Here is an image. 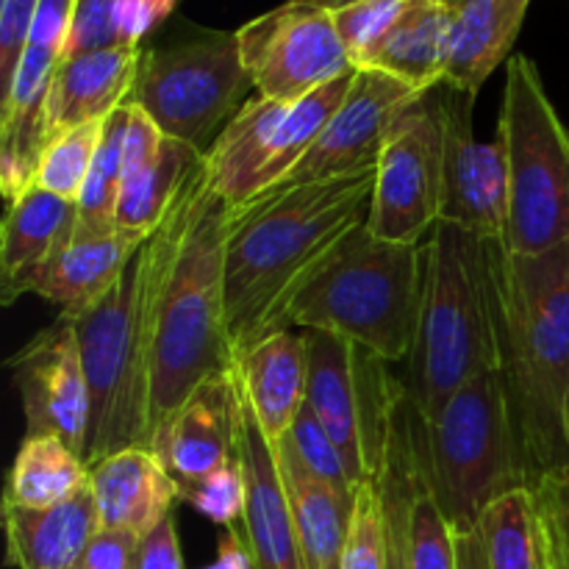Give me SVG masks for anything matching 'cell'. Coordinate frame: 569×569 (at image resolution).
<instances>
[{
    "instance_id": "obj_34",
    "label": "cell",
    "mask_w": 569,
    "mask_h": 569,
    "mask_svg": "<svg viewBox=\"0 0 569 569\" xmlns=\"http://www.w3.org/2000/svg\"><path fill=\"white\" fill-rule=\"evenodd\" d=\"M178 500L192 506L211 522L226 528H237V520H242L244 503H248V483H244L242 461L220 467L209 472L200 481L178 487Z\"/></svg>"
},
{
    "instance_id": "obj_19",
    "label": "cell",
    "mask_w": 569,
    "mask_h": 569,
    "mask_svg": "<svg viewBox=\"0 0 569 569\" xmlns=\"http://www.w3.org/2000/svg\"><path fill=\"white\" fill-rule=\"evenodd\" d=\"M531 0H448L445 81L478 98L487 78L511 56Z\"/></svg>"
},
{
    "instance_id": "obj_44",
    "label": "cell",
    "mask_w": 569,
    "mask_h": 569,
    "mask_svg": "<svg viewBox=\"0 0 569 569\" xmlns=\"http://www.w3.org/2000/svg\"><path fill=\"white\" fill-rule=\"evenodd\" d=\"M548 542H550V569H569L567 550L561 548V545H556L550 537H548Z\"/></svg>"
},
{
    "instance_id": "obj_26",
    "label": "cell",
    "mask_w": 569,
    "mask_h": 569,
    "mask_svg": "<svg viewBox=\"0 0 569 569\" xmlns=\"http://www.w3.org/2000/svg\"><path fill=\"white\" fill-rule=\"evenodd\" d=\"M287 106L256 94L239 109V114L228 122L226 131L206 153L211 187L231 206L244 203L261 192V172Z\"/></svg>"
},
{
    "instance_id": "obj_10",
    "label": "cell",
    "mask_w": 569,
    "mask_h": 569,
    "mask_svg": "<svg viewBox=\"0 0 569 569\" xmlns=\"http://www.w3.org/2000/svg\"><path fill=\"white\" fill-rule=\"evenodd\" d=\"M442 83L395 117L378 159L367 228L389 242L422 244L442 214Z\"/></svg>"
},
{
    "instance_id": "obj_46",
    "label": "cell",
    "mask_w": 569,
    "mask_h": 569,
    "mask_svg": "<svg viewBox=\"0 0 569 569\" xmlns=\"http://www.w3.org/2000/svg\"><path fill=\"white\" fill-rule=\"evenodd\" d=\"M342 3H353V0H339V3H337V6H342Z\"/></svg>"
},
{
    "instance_id": "obj_7",
    "label": "cell",
    "mask_w": 569,
    "mask_h": 569,
    "mask_svg": "<svg viewBox=\"0 0 569 569\" xmlns=\"http://www.w3.org/2000/svg\"><path fill=\"white\" fill-rule=\"evenodd\" d=\"M415 428L422 467L453 537L476 531L498 498L528 489L500 372H483L461 387L431 420L415 409Z\"/></svg>"
},
{
    "instance_id": "obj_16",
    "label": "cell",
    "mask_w": 569,
    "mask_h": 569,
    "mask_svg": "<svg viewBox=\"0 0 569 569\" xmlns=\"http://www.w3.org/2000/svg\"><path fill=\"white\" fill-rule=\"evenodd\" d=\"M178 487L239 461V395L233 365L206 378L150 445Z\"/></svg>"
},
{
    "instance_id": "obj_30",
    "label": "cell",
    "mask_w": 569,
    "mask_h": 569,
    "mask_svg": "<svg viewBox=\"0 0 569 569\" xmlns=\"http://www.w3.org/2000/svg\"><path fill=\"white\" fill-rule=\"evenodd\" d=\"M126 126H128V106H120L114 114L103 120V133H100L98 153H94L92 170H89L87 183L78 194V220L76 231L81 233H103L111 231L117 220V203H120L122 178H126Z\"/></svg>"
},
{
    "instance_id": "obj_38",
    "label": "cell",
    "mask_w": 569,
    "mask_h": 569,
    "mask_svg": "<svg viewBox=\"0 0 569 569\" xmlns=\"http://www.w3.org/2000/svg\"><path fill=\"white\" fill-rule=\"evenodd\" d=\"M76 9L78 0H39L31 37H28L26 48L64 59L67 39H70L72 20H76Z\"/></svg>"
},
{
    "instance_id": "obj_20",
    "label": "cell",
    "mask_w": 569,
    "mask_h": 569,
    "mask_svg": "<svg viewBox=\"0 0 569 569\" xmlns=\"http://www.w3.org/2000/svg\"><path fill=\"white\" fill-rule=\"evenodd\" d=\"M100 528L137 533L153 531L178 500V483L148 448H128L89 470Z\"/></svg>"
},
{
    "instance_id": "obj_35",
    "label": "cell",
    "mask_w": 569,
    "mask_h": 569,
    "mask_svg": "<svg viewBox=\"0 0 569 569\" xmlns=\"http://www.w3.org/2000/svg\"><path fill=\"white\" fill-rule=\"evenodd\" d=\"M409 3L411 0H353V3L333 6L337 31L348 48L350 59H353L356 70Z\"/></svg>"
},
{
    "instance_id": "obj_28",
    "label": "cell",
    "mask_w": 569,
    "mask_h": 569,
    "mask_svg": "<svg viewBox=\"0 0 569 569\" xmlns=\"http://www.w3.org/2000/svg\"><path fill=\"white\" fill-rule=\"evenodd\" d=\"M203 161L206 153L164 137L156 159L122 183L114 226L142 239L153 237Z\"/></svg>"
},
{
    "instance_id": "obj_43",
    "label": "cell",
    "mask_w": 569,
    "mask_h": 569,
    "mask_svg": "<svg viewBox=\"0 0 569 569\" xmlns=\"http://www.w3.org/2000/svg\"><path fill=\"white\" fill-rule=\"evenodd\" d=\"M203 569H256L244 533H239V528H228L226 537L220 539V548H217V559Z\"/></svg>"
},
{
    "instance_id": "obj_45",
    "label": "cell",
    "mask_w": 569,
    "mask_h": 569,
    "mask_svg": "<svg viewBox=\"0 0 569 569\" xmlns=\"http://www.w3.org/2000/svg\"><path fill=\"white\" fill-rule=\"evenodd\" d=\"M322 3H326V6H331V9H333V6H337L339 0H322Z\"/></svg>"
},
{
    "instance_id": "obj_8",
    "label": "cell",
    "mask_w": 569,
    "mask_h": 569,
    "mask_svg": "<svg viewBox=\"0 0 569 569\" xmlns=\"http://www.w3.org/2000/svg\"><path fill=\"white\" fill-rule=\"evenodd\" d=\"M498 144L509 203L506 250L539 256L569 242V131L528 56H511L506 67Z\"/></svg>"
},
{
    "instance_id": "obj_9",
    "label": "cell",
    "mask_w": 569,
    "mask_h": 569,
    "mask_svg": "<svg viewBox=\"0 0 569 569\" xmlns=\"http://www.w3.org/2000/svg\"><path fill=\"white\" fill-rule=\"evenodd\" d=\"M253 89L237 31H203L192 39L142 50L126 106H137L167 139L209 153Z\"/></svg>"
},
{
    "instance_id": "obj_21",
    "label": "cell",
    "mask_w": 569,
    "mask_h": 569,
    "mask_svg": "<svg viewBox=\"0 0 569 569\" xmlns=\"http://www.w3.org/2000/svg\"><path fill=\"white\" fill-rule=\"evenodd\" d=\"M6 559L17 569H81L89 542L100 531L92 487L53 509L3 503Z\"/></svg>"
},
{
    "instance_id": "obj_13",
    "label": "cell",
    "mask_w": 569,
    "mask_h": 569,
    "mask_svg": "<svg viewBox=\"0 0 569 569\" xmlns=\"http://www.w3.org/2000/svg\"><path fill=\"white\" fill-rule=\"evenodd\" d=\"M417 98H420L417 89L387 72L356 70L337 114L281 183L333 181V178L378 170V159L395 117Z\"/></svg>"
},
{
    "instance_id": "obj_29",
    "label": "cell",
    "mask_w": 569,
    "mask_h": 569,
    "mask_svg": "<svg viewBox=\"0 0 569 569\" xmlns=\"http://www.w3.org/2000/svg\"><path fill=\"white\" fill-rule=\"evenodd\" d=\"M89 487L81 453L59 437H22L9 470L3 503L22 509H53Z\"/></svg>"
},
{
    "instance_id": "obj_40",
    "label": "cell",
    "mask_w": 569,
    "mask_h": 569,
    "mask_svg": "<svg viewBox=\"0 0 569 569\" xmlns=\"http://www.w3.org/2000/svg\"><path fill=\"white\" fill-rule=\"evenodd\" d=\"M137 533L100 528L92 542H89L81 569H133L137 567Z\"/></svg>"
},
{
    "instance_id": "obj_4",
    "label": "cell",
    "mask_w": 569,
    "mask_h": 569,
    "mask_svg": "<svg viewBox=\"0 0 569 569\" xmlns=\"http://www.w3.org/2000/svg\"><path fill=\"white\" fill-rule=\"evenodd\" d=\"M495 242L442 220L422 242L420 326L406 383L422 420L478 376L498 372Z\"/></svg>"
},
{
    "instance_id": "obj_36",
    "label": "cell",
    "mask_w": 569,
    "mask_h": 569,
    "mask_svg": "<svg viewBox=\"0 0 569 569\" xmlns=\"http://www.w3.org/2000/svg\"><path fill=\"white\" fill-rule=\"evenodd\" d=\"M117 11H120V0H78L76 20H72L70 39H67L64 59L67 56L89 53V50L120 44Z\"/></svg>"
},
{
    "instance_id": "obj_32",
    "label": "cell",
    "mask_w": 569,
    "mask_h": 569,
    "mask_svg": "<svg viewBox=\"0 0 569 569\" xmlns=\"http://www.w3.org/2000/svg\"><path fill=\"white\" fill-rule=\"evenodd\" d=\"M103 122H89V126L72 128L50 139L42 150V159L37 167V183L59 198L78 200L89 170H92L94 153H98Z\"/></svg>"
},
{
    "instance_id": "obj_39",
    "label": "cell",
    "mask_w": 569,
    "mask_h": 569,
    "mask_svg": "<svg viewBox=\"0 0 569 569\" xmlns=\"http://www.w3.org/2000/svg\"><path fill=\"white\" fill-rule=\"evenodd\" d=\"M542 511L548 537L567 550L569 556V470L545 478L539 487L531 489Z\"/></svg>"
},
{
    "instance_id": "obj_3",
    "label": "cell",
    "mask_w": 569,
    "mask_h": 569,
    "mask_svg": "<svg viewBox=\"0 0 569 569\" xmlns=\"http://www.w3.org/2000/svg\"><path fill=\"white\" fill-rule=\"evenodd\" d=\"M500 381L528 489L569 470V242L515 256L495 242Z\"/></svg>"
},
{
    "instance_id": "obj_11",
    "label": "cell",
    "mask_w": 569,
    "mask_h": 569,
    "mask_svg": "<svg viewBox=\"0 0 569 569\" xmlns=\"http://www.w3.org/2000/svg\"><path fill=\"white\" fill-rule=\"evenodd\" d=\"M242 64L256 94L295 103L356 70L322 0H289L237 31Z\"/></svg>"
},
{
    "instance_id": "obj_33",
    "label": "cell",
    "mask_w": 569,
    "mask_h": 569,
    "mask_svg": "<svg viewBox=\"0 0 569 569\" xmlns=\"http://www.w3.org/2000/svg\"><path fill=\"white\" fill-rule=\"evenodd\" d=\"M283 448L292 453V459L303 467L309 476H315L317 481L328 483L331 489L342 495H356V483L350 478L348 465H345L342 453L333 445V439L328 437V431L322 428V422L317 420V415L311 411L309 403H303L298 420L289 428L287 437L281 439Z\"/></svg>"
},
{
    "instance_id": "obj_14",
    "label": "cell",
    "mask_w": 569,
    "mask_h": 569,
    "mask_svg": "<svg viewBox=\"0 0 569 569\" xmlns=\"http://www.w3.org/2000/svg\"><path fill=\"white\" fill-rule=\"evenodd\" d=\"M476 98L442 83V214L481 239H506V164L500 144H483L472 131Z\"/></svg>"
},
{
    "instance_id": "obj_41",
    "label": "cell",
    "mask_w": 569,
    "mask_h": 569,
    "mask_svg": "<svg viewBox=\"0 0 569 569\" xmlns=\"http://www.w3.org/2000/svg\"><path fill=\"white\" fill-rule=\"evenodd\" d=\"M133 569H183L176 515H167L153 531L139 539L137 567Z\"/></svg>"
},
{
    "instance_id": "obj_27",
    "label": "cell",
    "mask_w": 569,
    "mask_h": 569,
    "mask_svg": "<svg viewBox=\"0 0 569 569\" xmlns=\"http://www.w3.org/2000/svg\"><path fill=\"white\" fill-rule=\"evenodd\" d=\"M276 448L295 522H298L303 569H345L356 495H342L328 483L317 481L292 459L283 445H276Z\"/></svg>"
},
{
    "instance_id": "obj_31",
    "label": "cell",
    "mask_w": 569,
    "mask_h": 569,
    "mask_svg": "<svg viewBox=\"0 0 569 569\" xmlns=\"http://www.w3.org/2000/svg\"><path fill=\"white\" fill-rule=\"evenodd\" d=\"M415 459H411V500H409V553L411 569H459L456 567V537L437 503L431 481L422 467L420 445H417L415 417Z\"/></svg>"
},
{
    "instance_id": "obj_25",
    "label": "cell",
    "mask_w": 569,
    "mask_h": 569,
    "mask_svg": "<svg viewBox=\"0 0 569 569\" xmlns=\"http://www.w3.org/2000/svg\"><path fill=\"white\" fill-rule=\"evenodd\" d=\"M445 37L448 0H411L359 70H381L426 94L445 81Z\"/></svg>"
},
{
    "instance_id": "obj_2",
    "label": "cell",
    "mask_w": 569,
    "mask_h": 569,
    "mask_svg": "<svg viewBox=\"0 0 569 569\" xmlns=\"http://www.w3.org/2000/svg\"><path fill=\"white\" fill-rule=\"evenodd\" d=\"M231 203L211 187L206 161L164 220L153 295L148 450L178 406L233 365L226 317V233Z\"/></svg>"
},
{
    "instance_id": "obj_17",
    "label": "cell",
    "mask_w": 569,
    "mask_h": 569,
    "mask_svg": "<svg viewBox=\"0 0 569 569\" xmlns=\"http://www.w3.org/2000/svg\"><path fill=\"white\" fill-rule=\"evenodd\" d=\"M144 244L142 237L122 228L103 233H81L72 228L44 264L22 283V295H39L59 306L64 315L89 309L117 283L128 261Z\"/></svg>"
},
{
    "instance_id": "obj_42",
    "label": "cell",
    "mask_w": 569,
    "mask_h": 569,
    "mask_svg": "<svg viewBox=\"0 0 569 569\" xmlns=\"http://www.w3.org/2000/svg\"><path fill=\"white\" fill-rule=\"evenodd\" d=\"M178 0H139L137 9H133L131 20L126 26V42L139 44L148 31H153L161 20L170 17V11L176 9Z\"/></svg>"
},
{
    "instance_id": "obj_12",
    "label": "cell",
    "mask_w": 569,
    "mask_h": 569,
    "mask_svg": "<svg viewBox=\"0 0 569 569\" xmlns=\"http://www.w3.org/2000/svg\"><path fill=\"white\" fill-rule=\"evenodd\" d=\"M6 367L20 392L26 437L48 433L81 453L89 426V383L70 317H56Z\"/></svg>"
},
{
    "instance_id": "obj_6",
    "label": "cell",
    "mask_w": 569,
    "mask_h": 569,
    "mask_svg": "<svg viewBox=\"0 0 569 569\" xmlns=\"http://www.w3.org/2000/svg\"><path fill=\"white\" fill-rule=\"evenodd\" d=\"M422 267V244L389 242L365 222L295 295L283 331L339 333L381 361H409L420 326Z\"/></svg>"
},
{
    "instance_id": "obj_37",
    "label": "cell",
    "mask_w": 569,
    "mask_h": 569,
    "mask_svg": "<svg viewBox=\"0 0 569 569\" xmlns=\"http://www.w3.org/2000/svg\"><path fill=\"white\" fill-rule=\"evenodd\" d=\"M39 0H0V92H9L26 53ZM3 100V98H0Z\"/></svg>"
},
{
    "instance_id": "obj_5",
    "label": "cell",
    "mask_w": 569,
    "mask_h": 569,
    "mask_svg": "<svg viewBox=\"0 0 569 569\" xmlns=\"http://www.w3.org/2000/svg\"><path fill=\"white\" fill-rule=\"evenodd\" d=\"M164 237L161 222L98 303L67 315L76 326L89 383V426L81 450L89 470L120 450L148 448L153 295Z\"/></svg>"
},
{
    "instance_id": "obj_1",
    "label": "cell",
    "mask_w": 569,
    "mask_h": 569,
    "mask_svg": "<svg viewBox=\"0 0 569 569\" xmlns=\"http://www.w3.org/2000/svg\"><path fill=\"white\" fill-rule=\"evenodd\" d=\"M378 170L281 183L231 206L226 233V317L233 361L283 331L295 295L342 239L370 217Z\"/></svg>"
},
{
    "instance_id": "obj_15",
    "label": "cell",
    "mask_w": 569,
    "mask_h": 569,
    "mask_svg": "<svg viewBox=\"0 0 569 569\" xmlns=\"http://www.w3.org/2000/svg\"><path fill=\"white\" fill-rule=\"evenodd\" d=\"M239 461L248 483V503H244V542L253 556L256 569H303L300 553L298 522L289 503L287 483H283L278 448L261 431L250 400L239 387Z\"/></svg>"
},
{
    "instance_id": "obj_24",
    "label": "cell",
    "mask_w": 569,
    "mask_h": 569,
    "mask_svg": "<svg viewBox=\"0 0 569 569\" xmlns=\"http://www.w3.org/2000/svg\"><path fill=\"white\" fill-rule=\"evenodd\" d=\"M459 569H550V542L531 489H515L483 511L476 531L456 537Z\"/></svg>"
},
{
    "instance_id": "obj_18",
    "label": "cell",
    "mask_w": 569,
    "mask_h": 569,
    "mask_svg": "<svg viewBox=\"0 0 569 569\" xmlns=\"http://www.w3.org/2000/svg\"><path fill=\"white\" fill-rule=\"evenodd\" d=\"M139 59V44H111L61 59L44 109L48 142L72 128L103 122L126 106L137 81Z\"/></svg>"
},
{
    "instance_id": "obj_23",
    "label": "cell",
    "mask_w": 569,
    "mask_h": 569,
    "mask_svg": "<svg viewBox=\"0 0 569 569\" xmlns=\"http://www.w3.org/2000/svg\"><path fill=\"white\" fill-rule=\"evenodd\" d=\"M76 220V200L59 198L42 187H31L9 203L0 222V303L9 306L22 298V283L70 239Z\"/></svg>"
},
{
    "instance_id": "obj_22",
    "label": "cell",
    "mask_w": 569,
    "mask_h": 569,
    "mask_svg": "<svg viewBox=\"0 0 569 569\" xmlns=\"http://www.w3.org/2000/svg\"><path fill=\"white\" fill-rule=\"evenodd\" d=\"M233 370L261 431L272 445H281L306 403L309 359L303 333L281 331L261 339L233 361Z\"/></svg>"
}]
</instances>
